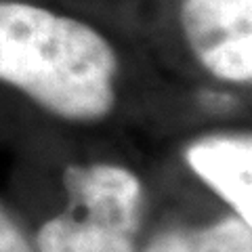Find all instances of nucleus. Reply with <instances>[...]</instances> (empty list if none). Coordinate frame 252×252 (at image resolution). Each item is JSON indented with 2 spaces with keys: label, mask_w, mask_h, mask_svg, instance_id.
<instances>
[{
  "label": "nucleus",
  "mask_w": 252,
  "mask_h": 252,
  "mask_svg": "<svg viewBox=\"0 0 252 252\" xmlns=\"http://www.w3.org/2000/svg\"><path fill=\"white\" fill-rule=\"evenodd\" d=\"M114 74L112 46L89 26L0 2V80L63 118L99 120L114 105Z\"/></svg>",
  "instance_id": "obj_1"
},
{
  "label": "nucleus",
  "mask_w": 252,
  "mask_h": 252,
  "mask_svg": "<svg viewBox=\"0 0 252 252\" xmlns=\"http://www.w3.org/2000/svg\"><path fill=\"white\" fill-rule=\"evenodd\" d=\"M204 99H206V103L215 109H227V105H229V101H231L227 94H217V93L204 94Z\"/></svg>",
  "instance_id": "obj_8"
},
{
  "label": "nucleus",
  "mask_w": 252,
  "mask_h": 252,
  "mask_svg": "<svg viewBox=\"0 0 252 252\" xmlns=\"http://www.w3.org/2000/svg\"><path fill=\"white\" fill-rule=\"evenodd\" d=\"M187 162L204 183L235 210L252 220V141L246 137H208L193 143Z\"/></svg>",
  "instance_id": "obj_4"
},
{
  "label": "nucleus",
  "mask_w": 252,
  "mask_h": 252,
  "mask_svg": "<svg viewBox=\"0 0 252 252\" xmlns=\"http://www.w3.org/2000/svg\"><path fill=\"white\" fill-rule=\"evenodd\" d=\"M40 252H135L132 235L94 223L78 212L57 217L38 231Z\"/></svg>",
  "instance_id": "obj_5"
},
{
  "label": "nucleus",
  "mask_w": 252,
  "mask_h": 252,
  "mask_svg": "<svg viewBox=\"0 0 252 252\" xmlns=\"http://www.w3.org/2000/svg\"><path fill=\"white\" fill-rule=\"evenodd\" d=\"M0 252H34L2 206H0Z\"/></svg>",
  "instance_id": "obj_7"
},
{
  "label": "nucleus",
  "mask_w": 252,
  "mask_h": 252,
  "mask_svg": "<svg viewBox=\"0 0 252 252\" xmlns=\"http://www.w3.org/2000/svg\"><path fill=\"white\" fill-rule=\"evenodd\" d=\"M183 28L215 76L235 82L252 78V0H185Z\"/></svg>",
  "instance_id": "obj_2"
},
{
  "label": "nucleus",
  "mask_w": 252,
  "mask_h": 252,
  "mask_svg": "<svg viewBox=\"0 0 252 252\" xmlns=\"http://www.w3.org/2000/svg\"><path fill=\"white\" fill-rule=\"evenodd\" d=\"M143 252H252V231L238 215L200 229H170L147 244Z\"/></svg>",
  "instance_id": "obj_6"
},
{
  "label": "nucleus",
  "mask_w": 252,
  "mask_h": 252,
  "mask_svg": "<svg viewBox=\"0 0 252 252\" xmlns=\"http://www.w3.org/2000/svg\"><path fill=\"white\" fill-rule=\"evenodd\" d=\"M65 189L72 200V212L128 235L139 229L143 189L132 172L109 164L69 166Z\"/></svg>",
  "instance_id": "obj_3"
}]
</instances>
